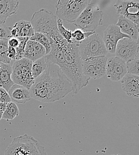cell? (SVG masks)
Masks as SVG:
<instances>
[{"label":"cell","mask_w":139,"mask_h":155,"mask_svg":"<svg viewBox=\"0 0 139 155\" xmlns=\"http://www.w3.org/2000/svg\"><path fill=\"white\" fill-rule=\"evenodd\" d=\"M51 51L46 55L49 63L59 66L61 71L72 83L73 93L77 94L89 84V78L83 74V60L79 52L78 42L70 44L62 37L51 41Z\"/></svg>","instance_id":"6da1fadb"},{"label":"cell","mask_w":139,"mask_h":155,"mask_svg":"<svg viewBox=\"0 0 139 155\" xmlns=\"http://www.w3.org/2000/svg\"><path fill=\"white\" fill-rule=\"evenodd\" d=\"M29 92L31 98L42 103H50L73 92V85L59 66L49 63L46 71L35 79Z\"/></svg>","instance_id":"7a4b0ae2"},{"label":"cell","mask_w":139,"mask_h":155,"mask_svg":"<svg viewBox=\"0 0 139 155\" xmlns=\"http://www.w3.org/2000/svg\"><path fill=\"white\" fill-rule=\"evenodd\" d=\"M30 23L35 32L45 35L50 41L61 37L58 31L57 16L46 9L42 8L34 13Z\"/></svg>","instance_id":"3957f363"},{"label":"cell","mask_w":139,"mask_h":155,"mask_svg":"<svg viewBox=\"0 0 139 155\" xmlns=\"http://www.w3.org/2000/svg\"><path fill=\"white\" fill-rule=\"evenodd\" d=\"M4 155H47L38 140L25 134L13 138Z\"/></svg>","instance_id":"277c9868"},{"label":"cell","mask_w":139,"mask_h":155,"mask_svg":"<svg viewBox=\"0 0 139 155\" xmlns=\"http://www.w3.org/2000/svg\"><path fill=\"white\" fill-rule=\"evenodd\" d=\"M103 12L100 7L90 2L82 12L79 18L73 23L77 29L83 32H95L100 25H102Z\"/></svg>","instance_id":"5b68a950"},{"label":"cell","mask_w":139,"mask_h":155,"mask_svg":"<svg viewBox=\"0 0 139 155\" xmlns=\"http://www.w3.org/2000/svg\"><path fill=\"white\" fill-rule=\"evenodd\" d=\"M90 0H59L56 4V16L62 21L74 23Z\"/></svg>","instance_id":"8992f818"},{"label":"cell","mask_w":139,"mask_h":155,"mask_svg":"<svg viewBox=\"0 0 139 155\" xmlns=\"http://www.w3.org/2000/svg\"><path fill=\"white\" fill-rule=\"evenodd\" d=\"M80 56L82 60L92 58L106 56V50L103 38L96 32L78 42Z\"/></svg>","instance_id":"52a82bcc"},{"label":"cell","mask_w":139,"mask_h":155,"mask_svg":"<svg viewBox=\"0 0 139 155\" xmlns=\"http://www.w3.org/2000/svg\"><path fill=\"white\" fill-rule=\"evenodd\" d=\"M32 61L27 58L14 61L11 67V79L13 82L30 90L35 82L32 73Z\"/></svg>","instance_id":"ba28073f"},{"label":"cell","mask_w":139,"mask_h":155,"mask_svg":"<svg viewBox=\"0 0 139 155\" xmlns=\"http://www.w3.org/2000/svg\"><path fill=\"white\" fill-rule=\"evenodd\" d=\"M106 56L87 58L83 60V75L90 79H98L106 75Z\"/></svg>","instance_id":"9c48e42d"},{"label":"cell","mask_w":139,"mask_h":155,"mask_svg":"<svg viewBox=\"0 0 139 155\" xmlns=\"http://www.w3.org/2000/svg\"><path fill=\"white\" fill-rule=\"evenodd\" d=\"M139 47L137 41L130 38H124L119 40L117 43L115 54L117 57L127 63L135 58Z\"/></svg>","instance_id":"30bf717a"},{"label":"cell","mask_w":139,"mask_h":155,"mask_svg":"<svg viewBox=\"0 0 139 155\" xmlns=\"http://www.w3.org/2000/svg\"><path fill=\"white\" fill-rule=\"evenodd\" d=\"M128 74L127 63L117 56L108 58L106 75L112 81H119Z\"/></svg>","instance_id":"8fae6325"},{"label":"cell","mask_w":139,"mask_h":155,"mask_svg":"<svg viewBox=\"0 0 139 155\" xmlns=\"http://www.w3.org/2000/svg\"><path fill=\"white\" fill-rule=\"evenodd\" d=\"M114 7L119 15L132 21L139 28V2L119 0Z\"/></svg>","instance_id":"7c38bea8"},{"label":"cell","mask_w":139,"mask_h":155,"mask_svg":"<svg viewBox=\"0 0 139 155\" xmlns=\"http://www.w3.org/2000/svg\"><path fill=\"white\" fill-rule=\"evenodd\" d=\"M124 38L130 37L128 35L122 34L121 32L119 27L116 25H109L104 31L103 37L107 52L111 54H115L117 43L119 40Z\"/></svg>","instance_id":"4fadbf2b"},{"label":"cell","mask_w":139,"mask_h":155,"mask_svg":"<svg viewBox=\"0 0 139 155\" xmlns=\"http://www.w3.org/2000/svg\"><path fill=\"white\" fill-rule=\"evenodd\" d=\"M46 56L45 48L39 43L29 39L26 45L23 58H27L32 62Z\"/></svg>","instance_id":"5bb4252c"},{"label":"cell","mask_w":139,"mask_h":155,"mask_svg":"<svg viewBox=\"0 0 139 155\" xmlns=\"http://www.w3.org/2000/svg\"><path fill=\"white\" fill-rule=\"evenodd\" d=\"M121 85L127 96L139 98V76L127 74L122 79Z\"/></svg>","instance_id":"9a60e30c"},{"label":"cell","mask_w":139,"mask_h":155,"mask_svg":"<svg viewBox=\"0 0 139 155\" xmlns=\"http://www.w3.org/2000/svg\"><path fill=\"white\" fill-rule=\"evenodd\" d=\"M19 4L17 0H0V23L5 24L8 18L17 13Z\"/></svg>","instance_id":"2e32d148"},{"label":"cell","mask_w":139,"mask_h":155,"mask_svg":"<svg viewBox=\"0 0 139 155\" xmlns=\"http://www.w3.org/2000/svg\"><path fill=\"white\" fill-rule=\"evenodd\" d=\"M116 25L119 27L122 34L128 35L133 40L137 41L139 36V28L132 21L119 15Z\"/></svg>","instance_id":"e0dca14e"},{"label":"cell","mask_w":139,"mask_h":155,"mask_svg":"<svg viewBox=\"0 0 139 155\" xmlns=\"http://www.w3.org/2000/svg\"><path fill=\"white\" fill-rule=\"evenodd\" d=\"M8 94L14 103L24 104L31 100L29 90L17 84H14L8 91Z\"/></svg>","instance_id":"ac0fdd59"},{"label":"cell","mask_w":139,"mask_h":155,"mask_svg":"<svg viewBox=\"0 0 139 155\" xmlns=\"http://www.w3.org/2000/svg\"><path fill=\"white\" fill-rule=\"evenodd\" d=\"M0 87L5 89L7 92L14 84L12 79V68L10 64H4L0 62Z\"/></svg>","instance_id":"d6986e66"},{"label":"cell","mask_w":139,"mask_h":155,"mask_svg":"<svg viewBox=\"0 0 139 155\" xmlns=\"http://www.w3.org/2000/svg\"><path fill=\"white\" fill-rule=\"evenodd\" d=\"M16 31V37L31 38L35 34V31L30 21L21 20L15 23L13 27Z\"/></svg>","instance_id":"ffe728a7"},{"label":"cell","mask_w":139,"mask_h":155,"mask_svg":"<svg viewBox=\"0 0 139 155\" xmlns=\"http://www.w3.org/2000/svg\"><path fill=\"white\" fill-rule=\"evenodd\" d=\"M49 63L46 56L32 62V73L35 79L39 77L46 71Z\"/></svg>","instance_id":"44dd1931"},{"label":"cell","mask_w":139,"mask_h":155,"mask_svg":"<svg viewBox=\"0 0 139 155\" xmlns=\"http://www.w3.org/2000/svg\"><path fill=\"white\" fill-rule=\"evenodd\" d=\"M20 114V111L16 104L14 102H10L7 103L5 110H4L2 118L6 120H10L14 119L16 116H18Z\"/></svg>","instance_id":"7402d4cb"},{"label":"cell","mask_w":139,"mask_h":155,"mask_svg":"<svg viewBox=\"0 0 139 155\" xmlns=\"http://www.w3.org/2000/svg\"><path fill=\"white\" fill-rule=\"evenodd\" d=\"M29 39L35 41L41 44L45 48L46 55L48 54L51 52L52 48L51 42L49 38L45 35L40 33L35 32L34 35L31 38H30Z\"/></svg>","instance_id":"603a6c76"},{"label":"cell","mask_w":139,"mask_h":155,"mask_svg":"<svg viewBox=\"0 0 139 155\" xmlns=\"http://www.w3.org/2000/svg\"><path fill=\"white\" fill-rule=\"evenodd\" d=\"M57 28L58 32L60 33V35L68 43H73L74 41L73 40L72 38V31L71 30L66 29L64 25L63 22L60 19H57Z\"/></svg>","instance_id":"cb8c5ba5"},{"label":"cell","mask_w":139,"mask_h":155,"mask_svg":"<svg viewBox=\"0 0 139 155\" xmlns=\"http://www.w3.org/2000/svg\"><path fill=\"white\" fill-rule=\"evenodd\" d=\"M8 39L0 40V62L10 64V59L8 58Z\"/></svg>","instance_id":"d4e9b609"},{"label":"cell","mask_w":139,"mask_h":155,"mask_svg":"<svg viewBox=\"0 0 139 155\" xmlns=\"http://www.w3.org/2000/svg\"><path fill=\"white\" fill-rule=\"evenodd\" d=\"M127 68L128 74L139 76V47L135 58L127 63Z\"/></svg>","instance_id":"484cf974"},{"label":"cell","mask_w":139,"mask_h":155,"mask_svg":"<svg viewBox=\"0 0 139 155\" xmlns=\"http://www.w3.org/2000/svg\"><path fill=\"white\" fill-rule=\"evenodd\" d=\"M95 33V32H85L82 30L77 28L72 32V38L74 39V41L77 42H80Z\"/></svg>","instance_id":"4316f807"},{"label":"cell","mask_w":139,"mask_h":155,"mask_svg":"<svg viewBox=\"0 0 139 155\" xmlns=\"http://www.w3.org/2000/svg\"><path fill=\"white\" fill-rule=\"evenodd\" d=\"M19 41L18 47L16 48V60H19L21 58H23V54L24 49L27 41L29 40V38L27 37H17Z\"/></svg>","instance_id":"83f0119b"},{"label":"cell","mask_w":139,"mask_h":155,"mask_svg":"<svg viewBox=\"0 0 139 155\" xmlns=\"http://www.w3.org/2000/svg\"><path fill=\"white\" fill-rule=\"evenodd\" d=\"M11 29L5 24L0 23V40L10 38L11 37Z\"/></svg>","instance_id":"f1b7e54d"},{"label":"cell","mask_w":139,"mask_h":155,"mask_svg":"<svg viewBox=\"0 0 139 155\" xmlns=\"http://www.w3.org/2000/svg\"><path fill=\"white\" fill-rule=\"evenodd\" d=\"M11 101L8 93L3 88L0 87V103H8Z\"/></svg>","instance_id":"f546056e"},{"label":"cell","mask_w":139,"mask_h":155,"mask_svg":"<svg viewBox=\"0 0 139 155\" xmlns=\"http://www.w3.org/2000/svg\"><path fill=\"white\" fill-rule=\"evenodd\" d=\"M8 58L10 59V60L16 61V48L8 46Z\"/></svg>","instance_id":"4dcf8cb0"},{"label":"cell","mask_w":139,"mask_h":155,"mask_svg":"<svg viewBox=\"0 0 139 155\" xmlns=\"http://www.w3.org/2000/svg\"><path fill=\"white\" fill-rule=\"evenodd\" d=\"M8 46L16 48L19 45V41L17 37H10L8 40Z\"/></svg>","instance_id":"1f68e13d"},{"label":"cell","mask_w":139,"mask_h":155,"mask_svg":"<svg viewBox=\"0 0 139 155\" xmlns=\"http://www.w3.org/2000/svg\"><path fill=\"white\" fill-rule=\"evenodd\" d=\"M3 113H4V112L2 111V110L0 108V120L2 119V115H3Z\"/></svg>","instance_id":"d6a6232c"},{"label":"cell","mask_w":139,"mask_h":155,"mask_svg":"<svg viewBox=\"0 0 139 155\" xmlns=\"http://www.w3.org/2000/svg\"><path fill=\"white\" fill-rule=\"evenodd\" d=\"M137 42L138 43V44L139 45V36H138V38L137 39Z\"/></svg>","instance_id":"836d02e7"},{"label":"cell","mask_w":139,"mask_h":155,"mask_svg":"<svg viewBox=\"0 0 139 155\" xmlns=\"http://www.w3.org/2000/svg\"><path fill=\"white\" fill-rule=\"evenodd\" d=\"M1 64H0V68H1Z\"/></svg>","instance_id":"e575fe53"},{"label":"cell","mask_w":139,"mask_h":155,"mask_svg":"<svg viewBox=\"0 0 139 155\" xmlns=\"http://www.w3.org/2000/svg\"></svg>","instance_id":"d590c367"}]
</instances>
